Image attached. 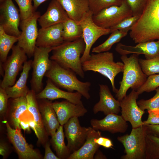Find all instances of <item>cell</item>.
Segmentation results:
<instances>
[{
    "label": "cell",
    "mask_w": 159,
    "mask_h": 159,
    "mask_svg": "<svg viewBox=\"0 0 159 159\" xmlns=\"http://www.w3.org/2000/svg\"><path fill=\"white\" fill-rule=\"evenodd\" d=\"M130 35L135 43L159 40V0H148Z\"/></svg>",
    "instance_id": "obj_1"
},
{
    "label": "cell",
    "mask_w": 159,
    "mask_h": 159,
    "mask_svg": "<svg viewBox=\"0 0 159 159\" xmlns=\"http://www.w3.org/2000/svg\"><path fill=\"white\" fill-rule=\"evenodd\" d=\"M85 48V43L82 38L72 41H64L54 48L50 59L83 78L85 72L82 69L81 56L83 54Z\"/></svg>",
    "instance_id": "obj_2"
},
{
    "label": "cell",
    "mask_w": 159,
    "mask_h": 159,
    "mask_svg": "<svg viewBox=\"0 0 159 159\" xmlns=\"http://www.w3.org/2000/svg\"><path fill=\"white\" fill-rule=\"evenodd\" d=\"M51 61V66L45 74V76L51 80L57 86L68 92H78L87 100L90 98L89 93L91 85L90 82L80 81L73 71L62 67L53 60Z\"/></svg>",
    "instance_id": "obj_3"
},
{
    "label": "cell",
    "mask_w": 159,
    "mask_h": 159,
    "mask_svg": "<svg viewBox=\"0 0 159 159\" xmlns=\"http://www.w3.org/2000/svg\"><path fill=\"white\" fill-rule=\"evenodd\" d=\"M124 65L120 62L114 61L113 53L108 51L91 54L89 58L82 63L84 72L92 71L107 78L110 82L113 92L118 91L115 84V78L117 74L123 72Z\"/></svg>",
    "instance_id": "obj_4"
},
{
    "label": "cell",
    "mask_w": 159,
    "mask_h": 159,
    "mask_svg": "<svg viewBox=\"0 0 159 159\" xmlns=\"http://www.w3.org/2000/svg\"><path fill=\"white\" fill-rule=\"evenodd\" d=\"M120 58L124 65L123 75L120 82L119 88L116 93V97L120 102L126 96L130 88L137 91L144 83L148 77L141 68L138 55L133 54L129 57L123 55Z\"/></svg>",
    "instance_id": "obj_5"
},
{
    "label": "cell",
    "mask_w": 159,
    "mask_h": 159,
    "mask_svg": "<svg viewBox=\"0 0 159 159\" xmlns=\"http://www.w3.org/2000/svg\"><path fill=\"white\" fill-rule=\"evenodd\" d=\"M147 133L144 125L133 128L130 134L119 136L117 140L123 145L125 154L122 159H145Z\"/></svg>",
    "instance_id": "obj_6"
},
{
    "label": "cell",
    "mask_w": 159,
    "mask_h": 159,
    "mask_svg": "<svg viewBox=\"0 0 159 159\" xmlns=\"http://www.w3.org/2000/svg\"><path fill=\"white\" fill-rule=\"evenodd\" d=\"M54 48L36 46L35 48L32 64L33 71L30 83L31 89L36 93L40 92L42 88L43 78L51 64L49 53Z\"/></svg>",
    "instance_id": "obj_7"
},
{
    "label": "cell",
    "mask_w": 159,
    "mask_h": 159,
    "mask_svg": "<svg viewBox=\"0 0 159 159\" xmlns=\"http://www.w3.org/2000/svg\"><path fill=\"white\" fill-rule=\"evenodd\" d=\"M93 15L92 11L90 10L80 21L77 22L82 28V38L85 44L84 52L81 58L82 63L90 57L91 48L97 40L101 36L110 33V29L100 27L94 22L92 19Z\"/></svg>",
    "instance_id": "obj_8"
},
{
    "label": "cell",
    "mask_w": 159,
    "mask_h": 159,
    "mask_svg": "<svg viewBox=\"0 0 159 159\" xmlns=\"http://www.w3.org/2000/svg\"><path fill=\"white\" fill-rule=\"evenodd\" d=\"M40 16L39 11H35L30 17L21 21L20 26L21 33L18 37L17 45L30 58L34 55L38 31L37 21Z\"/></svg>",
    "instance_id": "obj_9"
},
{
    "label": "cell",
    "mask_w": 159,
    "mask_h": 159,
    "mask_svg": "<svg viewBox=\"0 0 159 159\" xmlns=\"http://www.w3.org/2000/svg\"><path fill=\"white\" fill-rule=\"evenodd\" d=\"M132 11L126 1L120 6L113 5L93 15L94 22L102 27L110 29L124 19L132 16Z\"/></svg>",
    "instance_id": "obj_10"
},
{
    "label": "cell",
    "mask_w": 159,
    "mask_h": 159,
    "mask_svg": "<svg viewBox=\"0 0 159 159\" xmlns=\"http://www.w3.org/2000/svg\"><path fill=\"white\" fill-rule=\"evenodd\" d=\"M11 49V55L3 64L4 74L0 87L4 89L14 85L22 64L27 59L26 53L17 44L14 45Z\"/></svg>",
    "instance_id": "obj_11"
},
{
    "label": "cell",
    "mask_w": 159,
    "mask_h": 159,
    "mask_svg": "<svg viewBox=\"0 0 159 159\" xmlns=\"http://www.w3.org/2000/svg\"><path fill=\"white\" fill-rule=\"evenodd\" d=\"M0 9V26L7 34L19 37L21 33L19 29L21 19L12 0H4L1 3Z\"/></svg>",
    "instance_id": "obj_12"
},
{
    "label": "cell",
    "mask_w": 159,
    "mask_h": 159,
    "mask_svg": "<svg viewBox=\"0 0 159 159\" xmlns=\"http://www.w3.org/2000/svg\"><path fill=\"white\" fill-rule=\"evenodd\" d=\"M139 95L136 91L132 90L120 102L121 115L125 121L130 123L133 128L143 125L142 118L145 112L137 104V100Z\"/></svg>",
    "instance_id": "obj_13"
},
{
    "label": "cell",
    "mask_w": 159,
    "mask_h": 159,
    "mask_svg": "<svg viewBox=\"0 0 159 159\" xmlns=\"http://www.w3.org/2000/svg\"><path fill=\"white\" fill-rule=\"evenodd\" d=\"M64 126L65 136L67 141V146L71 153L82 147L92 128L81 126L77 117L70 118Z\"/></svg>",
    "instance_id": "obj_14"
},
{
    "label": "cell",
    "mask_w": 159,
    "mask_h": 159,
    "mask_svg": "<svg viewBox=\"0 0 159 159\" xmlns=\"http://www.w3.org/2000/svg\"><path fill=\"white\" fill-rule=\"evenodd\" d=\"M6 125L8 138L15 149L19 159L42 158L40 154L26 142L21 133V128L14 129L7 122H6Z\"/></svg>",
    "instance_id": "obj_15"
},
{
    "label": "cell",
    "mask_w": 159,
    "mask_h": 159,
    "mask_svg": "<svg viewBox=\"0 0 159 159\" xmlns=\"http://www.w3.org/2000/svg\"><path fill=\"white\" fill-rule=\"evenodd\" d=\"M82 96L80 93L77 91L72 92L61 90L49 78L44 89L36 94L37 99L53 100L63 99L77 105H83L81 100Z\"/></svg>",
    "instance_id": "obj_16"
},
{
    "label": "cell",
    "mask_w": 159,
    "mask_h": 159,
    "mask_svg": "<svg viewBox=\"0 0 159 159\" xmlns=\"http://www.w3.org/2000/svg\"><path fill=\"white\" fill-rule=\"evenodd\" d=\"M135 46L128 45L121 43H118L115 50L120 54L127 55L135 54H144L146 59H150L159 56V40L138 43Z\"/></svg>",
    "instance_id": "obj_17"
},
{
    "label": "cell",
    "mask_w": 159,
    "mask_h": 159,
    "mask_svg": "<svg viewBox=\"0 0 159 159\" xmlns=\"http://www.w3.org/2000/svg\"><path fill=\"white\" fill-rule=\"evenodd\" d=\"M93 129L96 130L107 131L111 133H125L127 130L128 125L121 115L111 113L103 119H93L90 121Z\"/></svg>",
    "instance_id": "obj_18"
},
{
    "label": "cell",
    "mask_w": 159,
    "mask_h": 159,
    "mask_svg": "<svg viewBox=\"0 0 159 159\" xmlns=\"http://www.w3.org/2000/svg\"><path fill=\"white\" fill-rule=\"evenodd\" d=\"M63 23L41 28L38 31L36 46L54 47L64 42L62 37Z\"/></svg>",
    "instance_id": "obj_19"
},
{
    "label": "cell",
    "mask_w": 159,
    "mask_h": 159,
    "mask_svg": "<svg viewBox=\"0 0 159 159\" xmlns=\"http://www.w3.org/2000/svg\"><path fill=\"white\" fill-rule=\"evenodd\" d=\"M52 105L60 125L62 126L70 118L83 116L87 111L83 104H75L66 100L55 102Z\"/></svg>",
    "instance_id": "obj_20"
},
{
    "label": "cell",
    "mask_w": 159,
    "mask_h": 159,
    "mask_svg": "<svg viewBox=\"0 0 159 159\" xmlns=\"http://www.w3.org/2000/svg\"><path fill=\"white\" fill-rule=\"evenodd\" d=\"M99 85L100 100L93 107L94 113L102 112L106 115L111 113L118 114L121 111L120 101L113 97L107 85Z\"/></svg>",
    "instance_id": "obj_21"
},
{
    "label": "cell",
    "mask_w": 159,
    "mask_h": 159,
    "mask_svg": "<svg viewBox=\"0 0 159 159\" xmlns=\"http://www.w3.org/2000/svg\"><path fill=\"white\" fill-rule=\"evenodd\" d=\"M28 111L32 115L35 123L34 131L39 144H44L48 135L44 127L39 105L37 100L36 93L32 90H29L26 96Z\"/></svg>",
    "instance_id": "obj_22"
},
{
    "label": "cell",
    "mask_w": 159,
    "mask_h": 159,
    "mask_svg": "<svg viewBox=\"0 0 159 159\" xmlns=\"http://www.w3.org/2000/svg\"><path fill=\"white\" fill-rule=\"evenodd\" d=\"M69 18L67 12L57 0H52L45 12L38 19L41 28L63 23Z\"/></svg>",
    "instance_id": "obj_23"
},
{
    "label": "cell",
    "mask_w": 159,
    "mask_h": 159,
    "mask_svg": "<svg viewBox=\"0 0 159 159\" xmlns=\"http://www.w3.org/2000/svg\"><path fill=\"white\" fill-rule=\"evenodd\" d=\"M101 136V133L99 130L92 128L83 145L78 150L72 153L67 159H94V155L100 146L95 142L94 140Z\"/></svg>",
    "instance_id": "obj_24"
},
{
    "label": "cell",
    "mask_w": 159,
    "mask_h": 159,
    "mask_svg": "<svg viewBox=\"0 0 159 159\" xmlns=\"http://www.w3.org/2000/svg\"><path fill=\"white\" fill-rule=\"evenodd\" d=\"M43 123L48 135L52 136L60 126L52 102L44 100L39 105Z\"/></svg>",
    "instance_id": "obj_25"
},
{
    "label": "cell",
    "mask_w": 159,
    "mask_h": 159,
    "mask_svg": "<svg viewBox=\"0 0 159 159\" xmlns=\"http://www.w3.org/2000/svg\"><path fill=\"white\" fill-rule=\"evenodd\" d=\"M32 61V60H27L24 63L22 71L18 80L13 86L5 89L9 98L26 97L29 90L26 83Z\"/></svg>",
    "instance_id": "obj_26"
},
{
    "label": "cell",
    "mask_w": 159,
    "mask_h": 159,
    "mask_svg": "<svg viewBox=\"0 0 159 159\" xmlns=\"http://www.w3.org/2000/svg\"><path fill=\"white\" fill-rule=\"evenodd\" d=\"M68 16L75 21H80L90 10L88 0H57Z\"/></svg>",
    "instance_id": "obj_27"
},
{
    "label": "cell",
    "mask_w": 159,
    "mask_h": 159,
    "mask_svg": "<svg viewBox=\"0 0 159 159\" xmlns=\"http://www.w3.org/2000/svg\"><path fill=\"white\" fill-rule=\"evenodd\" d=\"M9 106V117L13 128H21L19 117L24 112L28 111L26 97L12 98Z\"/></svg>",
    "instance_id": "obj_28"
},
{
    "label": "cell",
    "mask_w": 159,
    "mask_h": 159,
    "mask_svg": "<svg viewBox=\"0 0 159 159\" xmlns=\"http://www.w3.org/2000/svg\"><path fill=\"white\" fill-rule=\"evenodd\" d=\"M64 135L62 125H60L54 134L51 136V141L57 156L60 159H67L71 154L64 141Z\"/></svg>",
    "instance_id": "obj_29"
},
{
    "label": "cell",
    "mask_w": 159,
    "mask_h": 159,
    "mask_svg": "<svg viewBox=\"0 0 159 159\" xmlns=\"http://www.w3.org/2000/svg\"><path fill=\"white\" fill-rule=\"evenodd\" d=\"M63 24L62 37L64 42L82 38V28L77 22L69 18Z\"/></svg>",
    "instance_id": "obj_30"
},
{
    "label": "cell",
    "mask_w": 159,
    "mask_h": 159,
    "mask_svg": "<svg viewBox=\"0 0 159 159\" xmlns=\"http://www.w3.org/2000/svg\"><path fill=\"white\" fill-rule=\"evenodd\" d=\"M18 39V37L7 34L0 26V62L4 63L6 61L10 50Z\"/></svg>",
    "instance_id": "obj_31"
},
{
    "label": "cell",
    "mask_w": 159,
    "mask_h": 159,
    "mask_svg": "<svg viewBox=\"0 0 159 159\" xmlns=\"http://www.w3.org/2000/svg\"><path fill=\"white\" fill-rule=\"evenodd\" d=\"M128 32L121 30H117L112 32L107 40L103 43L94 47L92 52L98 53L108 51L114 44L119 42L122 38L126 36Z\"/></svg>",
    "instance_id": "obj_32"
},
{
    "label": "cell",
    "mask_w": 159,
    "mask_h": 159,
    "mask_svg": "<svg viewBox=\"0 0 159 159\" xmlns=\"http://www.w3.org/2000/svg\"><path fill=\"white\" fill-rule=\"evenodd\" d=\"M145 159H159V137L147 134Z\"/></svg>",
    "instance_id": "obj_33"
},
{
    "label": "cell",
    "mask_w": 159,
    "mask_h": 159,
    "mask_svg": "<svg viewBox=\"0 0 159 159\" xmlns=\"http://www.w3.org/2000/svg\"><path fill=\"white\" fill-rule=\"evenodd\" d=\"M143 72L147 76L159 74V56L150 59H139Z\"/></svg>",
    "instance_id": "obj_34"
},
{
    "label": "cell",
    "mask_w": 159,
    "mask_h": 159,
    "mask_svg": "<svg viewBox=\"0 0 159 159\" xmlns=\"http://www.w3.org/2000/svg\"><path fill=\"white\" fill-rule=\"evenodd\" d=\"M88 1L90 10L93 15L110 6H120L123 1L121 0H88Z\"/></svg>",
    "instance_id": "obj_35"
},
{
    "label": "cell",
    "mask_w": 159,
    "mask_h": 159,
    "mask_svg": "<svg viewBox=\"0 0 159 159\" xmlns=\"http://www.w3.org/2000/svg\"><path fill=\"white\" fill-rule=\"evenodd\" d=\"M19 8L21 21L31 16L35 11L32 5V0H14Z\"/></svg>",
    "instance_id": "obj_36"
},
{
    "label": "cell",
    "mask_w": 159,
    "mask_h": 159,
    "mask_svg": "<svg viewBox=\"0 0 159 159\" xmlns=\"http://www.w3.org/2000/svg\"><path fill=\"white\" fill-rule=\"evenodd\" d=\"M155 90L156 94L152 98L147 100L141 99L137 102L138 105L142 110L159 109V87Z\"/></svg>",
    "instance_id": "obj_37"
},
{
    "label": "cell",
    "mask_w": 159,
    "mask_h": 159,
    "mask_svg": "<svg viewBox=\"0 0 159 159\" xmlns=\"http://www.w3.org/2000/svg\"><path fill=\"white\" fill-rule=\"evenodd\" d=\"M159 87V74L148 76L144 83L136 91L140 95L144 92H150Z\"/></svg>",
    "instance_id": "obj_38"
},
{
    "label": "cell",
    "mask_w": 159,
    "mask_h": 159,
    "mask_svg": "<svg viewBox=\"0 0 159 159\" xmlns=\"http://www.w3.org/2000/svg\"><path fill=\"white\" fill-rule=\"evenodd\" d=\"M140 16H132L124 19L116 25L110 28V33L117 30H123L127 32L130 31Z\"/></svg>",
    "instance_id": "obj_39"
},
{
    "label": "cell",
    "mask_w": 159,
    "mask_h": 159,
    "mask_svg": "<svg viewBox=\"0 0 159 159\" xmlns=\"http://www.w3.org/2000/svg\"><path fill=\"white\" fill-rule=\"evenodd\" d=\"M148 0H126L133 16L140 15Z\"/></svg>",
    "instance_id": "obj_40"
},
{
    "label": "cell",
    "mask_w": 159,
    "mask_h": 159,
    "mask_svg": "<svg viewBox=\"0 0 159 159\" xmlns=\"http://www.w3.org/2000/svg\"><path fill=\"white\" fill-rule=\"evenodd\" d=\"M147 120L143 121V125L159 124V109L148 111Z\"/></svg>",
    "instance_id": "obj_41"
},
{
    "label": "cell",
    "mask_w": 159,
    "mask_h": 159,
    "mask_svg": "<svg viewBox=\"0 0 159 159\" xmlns=\"http://www.w3.org/2000/svg\"><path fill=\"white\" fill-rule=\"evenodd\" d=\"M5 89L0 87V113L3 114L8 109V102L9 99Z\"/></svg>",
    "instance_id": "obj_42"
},
{
    "label": "cell",
    "mask_w": 159,
    "mask_h": 159,
    "mask_svg": "<svg viewBox=\"0 0 159 159\" xmlns=\"http://www.w3.org/2000/svg\"><path fill=\"white\" fill-rule=\"evenodd\" d=\"M95 142L99 145L106 148H112L113 145L112 140L109 138L101 136L95 138Z\"/></svg>",
    "instance_id": "obj_43"
},
{
    "label": "cell",
    "mask_w": 159,
    "mask_h": 159,
    "mask_svg": "<svg viewBox=\"0 0 159 159\" xmlns=\"http://www.w3.org/2000/svg\"><path fill=\"white\" fill-rule=\"evenodd\" d=\"M147 134L153 135L159 137V124L144 125Z\"/></svg>",
    "instance_id": "obj_44"
},
{
    "label": "cell",
    "mask_w": 159,
    "mask_h": 159,
    "mask_svg": "<svg viewBox=\"0 0 159 159\" xmlns=\"http://www.w3.org/2000/svg\"><path fill=\"white\" fill-rule=\"evenodd\" d=\"M45 152L44 159H60L52 152L50 148L49 142H47L45 145Z\"/></svg>",
    "instance_id": "obj_45"
},
{
    "label": "cell",
    "mask_w": 159,
    "mask_h": 159,
    "mask_svg": "<svg viewBox=\"0 0 159 159\" xmlns=\"http://www.w3.org/2000/svg\"><path fill=\"white\" fill-rule=\"evenodd\" d=\"M9 149L7 145L4 142H1L0 143V154L3 158H6L8 155Z\"/></svg>",
    "instance_id": "obj_46"
},
{
    "label": "cell",
    "mask_w": 159,
    "mask_h": 159,
    "mask_svg": "<svg viewBox=\"0 0 159 159\" xmlns=\"http://www.w3.org/2000/svg\"><path fill=\"white\" fill-rule=\"evenodd\" d=\"M48 0H32L33 2V7L34 10L37 9L40 5L45 1Z\"/></svg>",
    "instance_id": "obj_47"
},
{
    "label": "cell",
    "mask_w": 159,
    "mask_h": 159,
    "mask_svg": "<svg viewBox=\"0 0 159 159\" xmlns=\"http://www.w3.org/2000/svg\"><path fill=\"white\" fill-rule=\"evenodd\" d=\"M107 159L106 156L99 150L96 153L94 159Z\"/></svg>",
    "instance_id": "obj_48"
},
{
    "label": "cell",
    "mask_w": 159,
    "mask_h": 159,
    "mask_svg": "<svg viewBox=\"0 0 159 159\" xmlns=\"http://www.w3.org/2000/svg\"><path fill=\"white\" fill-rule=\"evenodd\" d=\"M4 0H0L1 3Z\"/></svg>",
    "instance_id": "obj_49"
},
{
    "label": "cell",
    "mask_w": 159,
    "mask_h": 159,
    "mask_svg": "<svg viewBox=\"0 0 159 159\" xmlns=\"http://www.w3.org/2000/svg\"><path fill=\"white\" fill-rule=\"evenodd\" d=\"M122 0V1H126V0Z\"/></svg>",
    "instance_id": "obj_50"
}]
</instances>
